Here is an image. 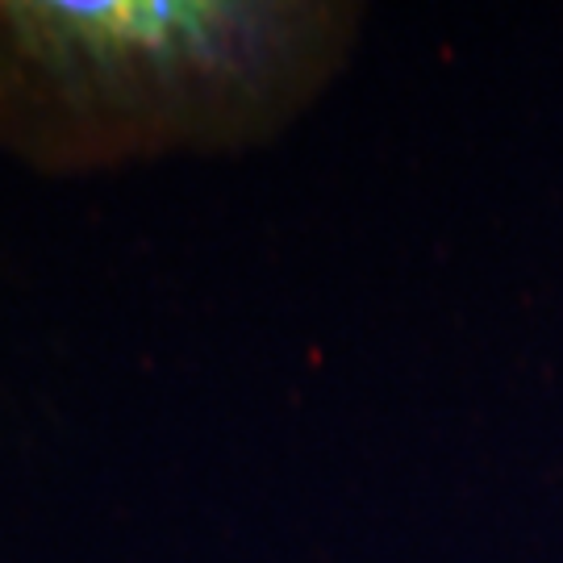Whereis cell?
I'll use <instances>...</instances> for the list:
<instances>
[{
  "label": "cell",
  "mask_w": 563,
  "mask_h": 563,
  "mask_svg": "<svg viewBox=\"0 0 563 563\" xmlns=\"http://www.w3.org/2000/svg\"><path fill=\"white\" fill-rule=\"evenodd\" d=\"M346 9L234 0H0V142L42 167L230 146L339 63Z\"/></svg>",
  "instance_id": "obj_1"
}]
</instances>
